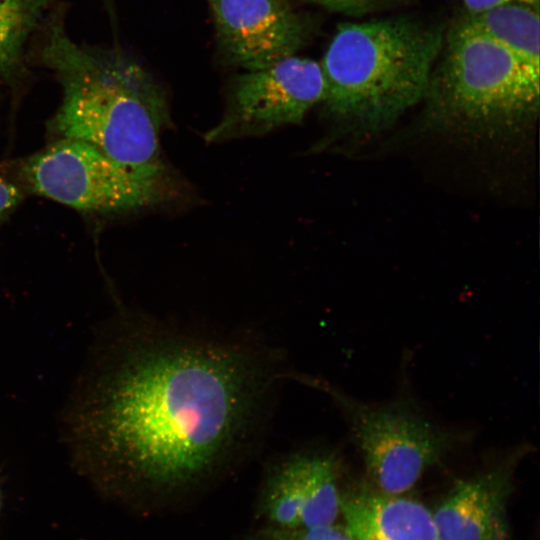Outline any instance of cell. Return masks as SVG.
<instances>
[{
	"label": "cell",
	"mask_w": 540,
	"mask_h": 540,
	"mask_svg": "<svg viewBox=\"0 0 540 540\" xmlns=\"http://www.w3.org/2000/svg\"><path fill=\"white\" fill-rule=\"evenodd\" d=\"M338 464L331 454L289 450L266 467L256 512L266 529L298 530L335 523L341 512Z\"/></svg>",
	"instance_id": "obj_8"
},
{
	"label": "cell",
	"mask_w": 540,
	"mask_h": 540,
	"mask_svg": "<svg viewBox=\"0 0 540 540\" xmlns=\"http://www.w3.org/2000/svg\"><path fill=\"white\" fill-rule=\"evenodd\" d=\"M228 56L247 71L293 56L306 27L284 0H207Z\"/></svg>",
	"instance_id": "obj_9"
},
{
	"label": "cell",
	"mask_w": 540,
	"mask_h": 540,
	"mask_svg": "<svg viewBox=\"0 0 540 540\" xmlns=\"http://www.w3.org/2000/svg\"><path fill=\"white\" fill-rule=\"evenodd\" d=\"M344 13H360L380 6L389 0H303Z\"/></svg>",
	"instance_id": "obj_15"
},
{
	"label": "cell",
	"mask_w": 540,
	"mask_h": 540,
	"mask_svg": "<svg viewBox=\"0 0 540 540\" xmlns=\"http://www.w3.org/2000/svg\"><path fill=\"white\" fill-rule=\"evenodd\" d=\"M293 379L325 392L337 404L372 484L385 493L400 495L411 489L454 445L451 433L405 405L367 404L298 372Z\"/></svg>",
	"instance_id": "obj_6"
},
{
	"label": "cell",
	"mask_w": 540,
	"mask_h": 540,
	"mask_svg": "<svg viewBox=\"0 0 540 540\" xmlns=\"http://www.w3.org/2000/svg\"><path fill=\"white\" fill-rule=\"evenodd\" d=\"M325 93L322 67L310 59L293 55L248 71L237 77L224 116L204 139L222 143L299 124Z\"/></svg>",
	"instance_id": "obj_7"
},
{
	"label": "cell",
	"mask_w": 540,
	"mask_h": 540,
	"mask_svg": "<svg viewBox=\"0 0 540 540\" xmlns=\"http://www.w3.org/2000/svg\"><path fill=\"white\" fill-rule=\"evenodd\" d=\"M48 0H0V75L18 70L24 44Z\"/></svg>",
	"instance_id": "obj_13"
},
{
	"label": "cell",
	"mask_w": 540,
	"mask_h": 540,
	"mask_svg": "<svg viewBox=\"0 0 540 540\" xmlns=\"http://www.w3.org/2000/svg\"><path fill=\"white\" fill-rule=\"evenodd\" d=\"M443 32L406 17L345 23L321 65L324 112L341 134H375L426 95Z\"/></svg>",
	"instance_id": "obj_3"
},
{
	"label": "cell",
	"mask_w": 540,
	"mask_h": 540,
	"mask_svg": "<svg viewBox=\"0 0 540 540\" xmlns=\"http://www.w3.org/2000/svg\"><path fill=\"white\" fill-rule=\"evenodd\" d=\"M20 190L0 174V221L20 202Z\"/></svg>",
	"instance_id": "obj_16"
},
{
	"label": "cell",
	"mask_w": 540,
	"mask_h": 540,
	"mask_svg": "<svg viewBox=\"0 0 540 540\" xmlns=\"http://www.w3.org/2000/svg\"><path fill=\"white\" fill-rule=\"evenodd\" d=\"M245 540H273V539H271L269 536H267L265 533L261 531L258 535L246 538Z\"/></svg>",
	"instance_id": "obj_18"
},
{
	"label": "cell",
	"mask_w": 540,
	"mask_h": 540,
	"mask_svg": "<svg viewBox=\"0 0 540 540\" xmlns=\"http://www.w3.org/2000/svg\"><path fill=\"white\" fill-rule=\"evenodd\" d=\"M340 513L355 540H439L433 514L422 503L373 484L342 493Z\"/></svg>",
	"instance_id": "obj_11"
},
{
	"label": "cell",
	"mask_w": 540,
	"mask_h": 540,
	"mask_svg": "<svg viewBox=\"0 0 540 540\" xmlns=\"http://www.w3.org/2000/svg\"><path fill=\"white\" fill-rule=\"evenodd\" d=\"M273 540H355L344 525L335 523L298 530H262Z\"/></svg>",
	"instance_id": "obj_14"
},
{
	"label": "cell",
	"mask_w": 540,
	"mask_h": 540,
	"mask_svg": "<svg viewBox=\"0 0 540 540\" xmlns=\"http://www.w3.org/2000/svg\"><path fill=\"white\" fill-rule=\"evenodd\" d=\"M291 371L251 331L121 313L101 329L77 379L65 440L119 492L168 508L244 461Z\"/></svg>",
	"instance_id": "obj_1"
},
{
	"label": "cell",
	"mask_w": 540,
	"mask_h": 540,
	"mask_svg": "<svg viewBox=\"0 0 540 540\" xmlns=\"http://www.w3.org/2000/svg\"><path fill=\"white\" fill-rule=\"evenodd\" d=\"M522 453L457 481L433 514L439 540H511L507 501Z\"/></svg>",
	"instance_id": "obj_10"
},
{
	"label": "cell",
	"mask_w": 540,
	"mask_h": 540,
	"mask_svg": "<svg viewBox=\"0 0 540 540\" xmlns=\"http://www.w3.org/2000/svg\"><path fill=\"white\" fill-rule=\"evenodd\" d=\"M465 20L520 60L540 69L537 6L508 3L470 14Z\"/></svg>",
	"instance_id": "obj_12"
},
{
	"label": "cell",
	"mask_w": 540,
	"mask_h": 540,
	"mask_svg": "<svg viewBox=\"0 0 540 540\" xmlns=\"http://www.w3.org/2000/svg\"><path fill=\"white\" fill-rule=\"evenodd\" d=\"M426 95V127L473 139L516 136L536 121L540 69L466 20L446 38Z\"/></svg>",
	"instance_id": "obj_4"
},
{
	"label": "cell",
	"mask_w": 540,
	"mask_h": 540,
	"mask_svg": "<svg viewBox=\"0 0 540 540\" xmlns=\"http://www.w3.org/2000/svg\"><path fill=\"white\" fill-rule=\"evenodd\" d=\"M44 63L62 86L52 128L60 138L88 143L113 160L176 189L161 136L170 118L166 97L131 57L73 41L50 25Z\"/></svg>",
	"instance_id": "obj_2"
},
{
	"label": "cell",
	"mask_w": 540,
	"mask_h": 540,
	"mask_svg": "<svg viewBox=\"0 0 540 540\" xmlns=\"http://www.w3.org/2000/svg\"><path fill=\"white\" fill-rule=\"evenodd\" d=\"M470 14L480 13L508 3H525L538 6V0H463Z\"/></svg>",
	"instance_id": "obj_17"
},
{
	"label": "cell",
	"mask_w": 540,
	"mask_h": 540,
	"mask_svg": "<svg viewBox=\"0 0 540 540\" xmlns=\"http://www.w3.org/2000/svg\"><path fill=\"white\" fill-rule=\"evenodd\" d=\"M21 175L35 194L96 214L152 208L169 201L176 192L88 143L66 138L28 157Z\"/></svg>",
	"instance_id": "obj_5"
}]
</instances>
